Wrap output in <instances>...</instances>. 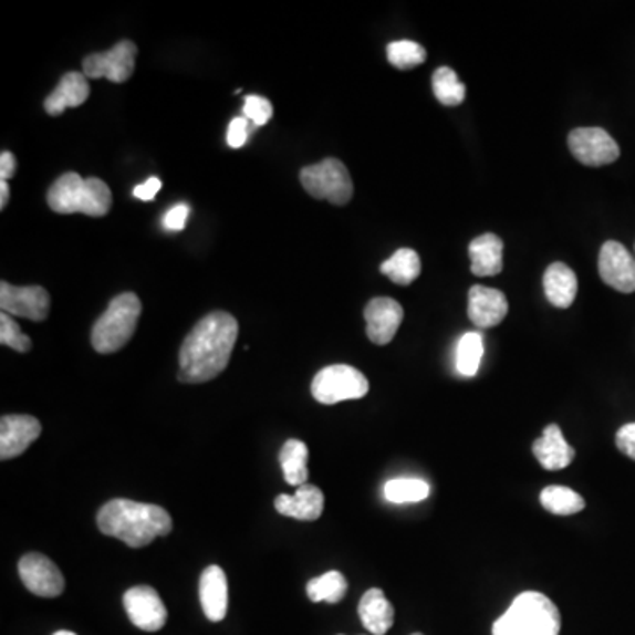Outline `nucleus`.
<instances>
[{
	"label": "nucleus",
	"instance_id": "obj_1",
	"mask_svg": "<svg viewBox=\"0 0 635 635\" xmlns=\"http://www.w3.org/2000/svg\"><path fill=\"white\" fill-rule=\"evenodd\" d=\"M239 323L225 311L201 318L184 340L179 353V382L205 383L218 378L230 364Z\"/></svg>",
	"mask_w": 635,
	"mask_h": 635
},
{
	"label": "nucleus",
	"instance_id": "obj_2",
	"mask_svg": "<svg viewBox=\"0 0 635 635\" xmlns=\"http://www.w3.org/2000/svg\"><path fill=\"white\" fill-rule=\"evenodd\" d=\"M97 528L106 537H114L129 548L150 544L157 537L170 535L174 522L163 507L139 501H108L97 512Z\"/></svg>",
	"mask_w": 635,
	"mask_h": 635
},
{
	"label": "nucleus",
	"instance_id": "obj_3",
	"mask_svg": "<svg viewBox=\"0 0 635 635\" xmlns=\"http://www.w3.org/2000/svg\"><path fill=\"white\" fill-rule=\"evenodd\" d=\"M50 209L58 214H85L91 218H103L112 209L114 196L108 184L89 177L83 179L74 171L61 175L46 195Z\"/></svg>",
	"mask_w": 635,
	"mask_h": 635
},
{
	"label": "nucleus",
	"instance_id": "obj_4",
	"mask_svg": "<svg viewBox=\"0 0 635 635\" xmlns=\"http://www.w3.org/2000/svg\"><path fill=\"white\" fill-rule=\"evenodd\" d=\"M562 616L549 596L524 592L516 596L503 616L492 625V635H560Z\"/></svg>",
	"mask_w": 635,
	"mask_h": 635
},
{
	"label": "nucleus",
	"instance_id": "obj_5",
	"mask_svg": "<svg viewBox=\"0 0 635 635\" xmlns=\"http://www.w3.org/2000/svg\"><path fill=\"white\" fill-rule=\"evenodd\" d=\"M139 314L142 302L138 295L126 292L115 296L92 326L91 343L94 350L103 355L123 350L135 334Z\"/></svg>",
	"mask_w": 635,
	"mask_h": 635
},
{
	"label": "nucleus",
	"instance_id": "obj_6",
	"mask_svg": "<svg viewBox=\"0 0 635 635\" xmlns=\"http://www.w3.org/2000/svg\"><path fill=\"white\" fill-rule=\"evenodd\" d=\"M301 184L316 200L346 205L353 198V180L344 163L334 157L301 170Z\"/></svg>",
	"mask_w": 635,
	"mask_h": 635
},
{
	"label": "nucleus",
	"instance_id": "obj_7",
	"mask_svg": "<svg viewBox=\"0 0 635 635\" xmlns=\"http://www.w3.org/2000/svg\"><path fill=\"white\" fill-rule=\"evenodd\" d=\"M367 392L369 382L366 376L346 364L323 367L311 383V394L320 405H337L343 400L362 399Z\"/></svg>",
	"mask_w": 635,
	"mask_h": 635
},
{
	"label": "nucleus",
	"instance_id": "obj_8",
	"mask_svg": "<svg viewBox=\"0 0 635 635\" xmlns=\"http://www.w3.org/2000/svg\"><path fill=\"white\" fill-rule=\"evenodd\" d=\"M138 46L133 41H118L108 52L91 53L83 59V74L87 79H106L114 83H124L133 76L136 67Z\"/></svg>",
	"mask_w": 635,
	"mask_h": 635
},
{
	"label": "nucleus",
	"instance_id": "obj_9",
	"mask_svg": "<svg viewBox=\"0 0 635 635\" xmlns=\"http://www.w3.org/2000/svg\"><path fill=\"white\" fill-rule=\"evenodd\" d=\"M572 156L584 166H605L620 157V145L602 127H577L569 135Z\"/></svg>",
	"mask_w": 635,
	"mask_h": 635
},
{
	"label": "nucleus",
	"instance_id": "obj_10",
	"mask_svg": "<svg viewBox=\"0 0 635 635\" xmlns=\"http://www.w3.org/2000/svg\"><path fill=\"white\" fill-rule=\"evenodd\" d=\"M20 579L29 592L44 598H55L64 592L65 581L59 566L40 553H29L18 563Z\"/></svg>",
	"mask_w": 635,
	"mask_h": 635
},
{
	"label": "nucleus",
	"instance_id": "obj_11",
	"mask_svg": "<svg viewBox=\"0 0 635 635\" xmlns=\"http://www.w3.org/2000/svg\"><path fill=\"white\" fill-rule=\"evenodd\" d=\"M0 308L11 316L43 322L50 313V295L43 287H13L0 283Z\"/></svg>",
	"mask_w": 635,
	"mask_h": 635
},
{
	"label": "nucleus",
	"instance_id": "obj_12",
	"mask_svg": "<svg viewBox=\"0 0 635 635\" xmlns=\"http://www.w3.org/2000/svg\"><path fill=\"white\" fill-rule=\"evenodd\" d=\"M598 274L607 287L620 293L635 292V257L625 246L610 240L598 254Z\"/></svg>",
	"mask_w": 635,
	"mask_h": 635
},
{
	"label": "nucleus",
	"instance_id": "obj_13",
	"mask_svg": "<svg viewBox=\"0 0 635 635\" xmlns=\"http://www.w3.org/2000/svg\"><path fill=\"white\" fill-rule=\"evenodd\" d=\"M124 607L131 623L139 631H162L168 618V611L159 593L150 586H135L124 595Z\"/></svg>",
	"mask_w": 635,
	"mask_h": 635
},
{
	"label": "nucleus",
	"instance_id": "obj_14",
	"mask_svg": "<svg viewBox=\"0 0 635 635\" xmlns=\"http://www.w3.org/2000/svg\"><path fill=\"white\" fill-rule=\"evenodd\" d=\"M364 318H366V332L371 343L385 346L396 337L399 331L405 311L399 302L388 296H376L364 310Z\"/></svg>",
	"mask_w": 635,
	"mask_h": 635
},
{
	"label": "nucleus",
	"instance_id": "obj_15",
	"mask_svg": "<svg viewBox=\"0 0 635 635\" xmlns=\"http://www.w3.org/2000/svg\"><path fill=\"white\" fill-rule=\"evenodd\" d=\"M41 435L40 420L31 415H4L0 420V459L22 456Z\"/></svg>",
	"mask_w": 635,
	"mask_h": 635
},
{
	"label": "nucleus",
	"instance_id": "obj_16",
	"mask_svg": "<svg viewBox=\"0 0 635 635\" xmlns=\"http://www.w3.org/2000/svg\"><path fill=\"white\" fill-rule=\"evenodd\" d=\"M509 313L507 296L497 288L477 287L470 288L468 293V318L479 329H492L500 325Z\"/></svg>",
	"mask_w": 635,
	"mask_h": 635
},
{
	"label": "nucleus",
	"instance_id": "obj_17",
	"mask_svg": "<svg viewBox=\"0 0 635 635\" xmlns=\"http://www.w3.org/2000/svg\"><path fill=\"white\" fill-rule=\"evenodd\" d=\"M274 507L279 513H283L287 518L296 519V521H316V519L322 518L325 498L316 486L304 483L301 488H296L293 497L279 495L275 498Z\"/></svg>",
	"mask_w": 635,
	"mask_h": 635
},
{
	"label": "nucleus",
	"instance_id": "obj_18",
	"mask_svg": "<svg viewBox=\"0 0 635 635\" xmlns=\"http://www.w3.org/2000/svg\"><path fill=\"white\" fill-rule=\"evenodd\" d=\"M200 602L210 622H222L228 611V579L221 566L210 565L200 577Z\"/></svg>",
	"mask_w": 635,
	"mask_h": 635
},
{
	"label": "nucleus",
	"instance_id": "obj_19",
	"mask_svg": "<svg viewBox=\"0 0 635 635\" xmlns=\"http://www.w3.org/2000/svg\"><path fill=\"white\" fill-rule=\"evenodd\" d=\"M91 87H89L87 76L83 73H65L59 82L58 87L50 92V96L44 100V110L52 117L64 114L65 108H79L89 100Z\"/></svg>",
	"mask_w": 635,
	"mask_h": 635
},
{
	"label": "nucleus",
	"instance_id": "obj_20",
	"mask_svg": "<svg viewBox=\"0 0 635 635\" xmlns=\"http://www.w3.org/2000/svg\"><path fill=\"white\" fill-rule=\"evenodd\" d=\"M533 454L540 466L549 471L563 470L575 457L574 448L566 444L562 429L556 424L545 427L544 435L533 444Z\"/></svg>",
	"mask_w": 635,
	"mask_h": 635
},
{
	"label": "nucleus",
	"instance_id": "obj_21",
	"mask_svg": "<svg viewBox=\"0 0 635 635\" xmlns=\"http://www.w3.org/2000/svg\"><path fill=\"white\" fill-rule=\"evenodd\" d=\"M468 253H470L471 274L492 278L503 270V240L495 233H483L471 240Z\"/></svg>",
	"mask_w": 635,
	"mask_h": 635
},
{
	"label": "nucleus",
	"instance_id": "obj_22",
	"mask_svg": "<svg viewBox=\"0 0 635 635\" xmlns=\"http://www.w3.org/2000/svg\"><path fill=\"white\" fill-rule=\"evenodd\" d=\"M544 292L554 308H571L577 296V275L574 270L562 261L551 263L544 274Z\"/></svg>",
	"mask_w": 635,
	"mask_h": 635
},
{
	"label": "nucleus",
	"instance_id": "obj_23",
	"mask_svg": "<svg viewBox=\"0 0 635 635\" xmlns=\"http://www.w3.org/2000/svg\"><path fill=\"white\" fill-rule=\"evenodd\" d=\"M358 616L366 631L373 635H385L394 625V607L379 587H371L358 604Z\"/></svg>",
	"mask_w": 635,
	"mask_h": 635
},
{
	"label": "nucleus",
	"instance_id": "obj_24",
	"mask_svg": "<svg viewBox=\"0 0 635 635\" xmlns=\"http://www.w3.org/2000/svg\"><path fill=\"white\" fill-rule=\"evenodd\" d=\"M308 457H310V450H308V445L304 441L288 440L283 445L281 452H279V462H281V468H283L287 483L295 486V488H301V486L308 483V479H310Z\"/></svg>",
	"mask_w": 635,
	"mask_h": 635
},
{
	"label": "nucleus",
	"instance_id": "obj_25",
	"mask_svg": "<svg viewBox=\"0 0 635 635\" xmlns=\"http://www.w3.org/2000/svg\"><path fill=\"white\" fill-rule=\"evenodd\" d=\"M420 270H423L420 257L417 251L409 248L397 249L396 253L383 261L379 267L383 275H387L392 283L400 284V287L414 283L415 279L420 275Z\"/></svg>",
	"mask_w": 635,
	"mask_h": 635
},
{
	"label": "nucleus",
	"instance_id": "obj_26",
	"mask_svg": "<svg viewBox=\"0 0 635 635\" xmlns=\"http://www.w3.org/2000/svg\"><path fill=\"white\" fill-rule=\"evenodd\" d=\"M311 602H326V604H340L348 592V581L337 571L326 572L320 577L311 579L305 587Z\"/></svg>",
	"mask_w": 635,
	"mask_h": 635
},
{
	"label": "nucleus",
	"instance_id": "obj_27",
	"mask_svg": "<svg viewBox=\"0 0 635 635\" xmlns=\"http://www.w3.org/2000/svg\"><path fill=\"white\" fill-rule=\"evenodd\" d=\"M540 503L554 516H574L586 507L583 497L563 486H549L540 492Z\"/></svg>",
	"mask_w": 635,
	"mask_h": 635
},
{
	"label": "nucleus",
	"instance_id": "obj_28",
	"mask_svg": "<svg viewBox=\"0 0 635 635\" xmlns=\"http://www.w3.org/2000/svg\"><path fill=\"white\" fill-rule=\"evenodd\" d=\"M433 92L444 106L461 105L466 97L465 83L447 65L438 67L433 74Z\"/></svg>",
	"mask_w": 635,
	"mask_h": 635
},
{
	"label": "nucleus",
	"instance_id": "obj_29",
	"mask_svg": "<svg viewBox=\"0 0 635 635\" xmlns=\"http://www.w3.org/2000/svg\"><path fill=\"white\" fill-rule=\"evenodd\" d=\"M483 357V340L479 332H466L457 344L456 366L462 376H475L479 373Z\"/></svg>",
	"mask_w": 635,
	"mask_h": 635
},
{
	"label": "nucleus",
	"instance_id": "obj_30",
	"mask_svg": "<svg viewBox=\"0 0 635 635\" xmlns=\"http://www.w3.org/2000/svg\"><path fill=\"white\" fill-rule=\"evenodd\" d=\"M429 486L420 479H394L388 480L383 489V495L391 503H417L429 497Z\"/></svg>",
	"mask_w": 635,
	"mask_h": 635
},
{
	"label": "nucleus",
	"instance_id": "obj_31",
	"mask_svg": "<svg viewBox=\"0 0 635 635\" xmlns=\"http://www.w3.org/2000/svg\"><path fill=\"white\" fill-rule=\"evenodd\" d=\"M387 59L397 70L408 71L424 64L427 52L423 44L415 43V41H394L387 46Z\"/></svg>",
	"mask_w": 635,
	"mask_h": 635
},
{
	"label": "nucleus",
	"instance_id": "obj_32",
	"mask_svg": "<svg viewBox=\"0 0 635 635\" xmlns=\"http://www.w3.org/2000/svg\"><path fill=\"white\" fill-rule=\"evenodd\" d=\"M0 343L20 353L31 352L32 341L29 335L23 334L11 314H0Z\"/></svg>",
	"mask_w": 635,
	"mask_h": 635
},
{
	"label": "nucleus",
	"instance_id": "obj_33",
	"mask_svg": "<svg viewBox=\"0 0 635 635\" xmlns=\"http://www.w3.org/2000/svg\"><path fill=\"white\" fill-rule=\"evenodd\" d=\"M274 110L272 103L267 97L248 96L244 101V115L254 127L266 126L272 118Z\"/></svg>",
	"mask_w": 635,
	"mask_h": 635
},
{
	"label": "nucleus",
	"instance_id": "obj_34",
	"mask_svg": "<svg viewBox=\"0 0 635 635\" xmlns=\"http://www.w3.org/2000/svg\"><path fill=\"white\" fill-rule=\"evenodd\" d=\"M189 205L179 204L171 207L168 212L165 214V219H163V227L168 231H180L188 225Z\"/></svg>",
	"mask_w": 635,
	"mask_h": 635
},
{
	"label": "nucleus",
	"instance_id": "obj_35",
	"mask_svg": "<svg viewBox=\"0 0 635 635\" xmlns=\"http://www.w3.org/2000/svg\"><path fill=\"white\" fill-rule=\"evenodd\" d=\"M249 138V118L237 117L228 126L227 142L231 148L244 147Z\"/></svg>",
	"mask_w": 635,
	"mask_h": 635
},
{
	"label": "nucleus",
	"instance_id": "obj_36",
	"mask_svg": "<svg viewBox=\"0 0 635 635\" xmlns=\"http://www.w3.org/2000/svg\"><path fill=\"white\" fill-rule=\"evenodd\" d=\"M616 447H618L620 452L635 461V423L623 426L616 433Z\"/></svg>",
	"mask_w": 635,
	"mask_h": 635
},
{
	"label": "nucleus",
	"instance_id": "obj_37",
	"mask_svg": "<svg viewBox=\"0 0 635 635\" xmlns=\"http://www.w3.org/2000/svg\"><path fill=\"white\" fill-rule=\"evenodd\" d=\"M162 179H157V177H148V180H145L144 184H139L133 189V195L142 201H153L156 198L157 192L162 191Z\"/></svg>",
	"mask_w": 635,
	"mask_h": 635
},
{
	"label": "nucleus",
	"instance_id": "obj_38",
	"mask_svg": "<svg viewBox=\"0 0 635 635\" xmlns=\"http://www.w3.org/2000/svg\"><path fill=\"white\" fill-rule=\"evenodd\" d=\"M14 171H17V157L13 153L4 150L0 154V180L8 183L13 177Z\"/></svg>",
	"mask_w": 635,
	"mask_h": 635
},
{
	"label": "nucleus",
	"instance_id": "obj_39",
	"mask_svg": "<svg viewBox=\"0 0 635 635\" xmlns=\"http://www.w3.org/2000/svg\"><path fill=\"white\" fill-rule=\"evenodd\" d=\"M9 201V186L6 180H0V209L4 210Z\"/></svg>",
	"mask_w": 635,
	"mask_h": 635
},
{
	"label": "nucleus",
	"instance_id": "obj_40",
	"mask_svg": "<svg viewBox=\"0 0 635 635\" xmlns=\"http://www.w3.org/2000/svg\"><path fill=\"white\" fill-rule=\"evenodd\" d=\"M53 635H76V634H73V632H70V631H59V632H55V634H53Z\"/></svg>",
	"mask_w": 635,
	"mask_h": 635
},
{
	"label": "nucleus",
	"instance_id": "obj_41",
	"mask_svg": "<svg viewBox=\"0 0 635 635\" xmlns=\"http://www.w3.org/2000/svg\"><path fill=\"white\" fill-rule=\"evenodd\" d=\"M414 635H423V634H414Z\"/></svg>",
	"mask_w": 635,
	"mask_h": 635
}]
</instances>
